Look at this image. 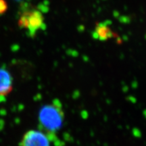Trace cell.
Segmentation results:
<instances>
[{
    "label": "cell",
    "mask_w": 146,
    "mask_h": 146,
    "mask_svg": "<svg viewBox=\"0 0 146 146\" xmlns=\"http://www.w3.org/2000/svg\"><path fill=\"white\" fill-rule=\"evenodd\" d=\"M97 34H98V37L100 38V39H104L105 38H107L109 36L110 29L108 28H106V27H99L97 29Z\"/></svg>",
    "instance_id": "5b68a950"
},
{
    "label": "cell",
    "mask_w": 146,
    "mask_h": 146,
    "mask_svg": "<svg viewBox=\"0 0 146 146\" xmlns=\"http://www.w3.org/2000/svg\"><path fill=\"white\" fill-rule=\"evenodd\" d=\"M18 25L21 28L27 30L29 35L33 36L38 31L43 28L44 19L39 11H27L21 15Z\"/></svg>",
    "instance_id": "7a4b0ae2"
},
{
    "label": "cell",
    "mask_w": 146,
    "mask_h": 146,
    "mask_svg": "<svg viewBox=\"0 0 146 146\" xmlns=\"http://www.w3.org/2000/svg\"><path fill=\"white\" fill-rule=\"evenodd\" d=\"M17 1H20V0H17Z\"/></svg>",
    "instance_id": "52a82bcc"
},
{
    "label": "cell",
    "mask_w": 146,
    "mask_h": 146,
    "mask_svg": "<svg viewBox=\"0 0 146 146\" xmlns=\"http://www.w3.org/2000/svg\"><path fill=\"white\" fill-rule=\"evenodd\" d=\"M8 9V5L5 0H0V15L4 14Z\"/></svg>",
    "instance_id": "8992f818"
},
{
    "label": "cell",
    "mask_w": 146,
    "mask_h": 146,
    "mask_svg": "<svg viewBox=\"0 0 146 146\" xmlns=\"http://www.w3.org/2000/svg\"><path fill=\"white\" fill-rule=\"evenodd\" d=\"M64 120L62 106L58 99L52 104L43 106L40 109L38 116V123L40 130L45 133L51 141H57L56 133L61 129Z\"/></svg>",
    "instance_id": "6da1fadb"
},
{
    "label": "cell",
    "mask_w": 146,
    "mask_h": 146,
    "mask_svg": "<svg viewBox=\"0 0 146 146\" xmlns=\"http://www.w3.org/2000/svg\"><path fill=\"white\" fill-rule=\"evenodd\" d=\"M51 140L41 131L30 130L24 135L20 146H50Z\"/></svg>",
    "instance_id": "3957f363"
},
{
    "label": "cell",
    "mask_w": 146,
    "mask_h": 146,
    "mask_svg": "<svg viewBox=\"0 0 146 146\" xmlns=\"http://www.w3.org/2000/svg\"><path fill=\"white\" fill-rule=\"evenodd\" d=\"M13 78L12 74L4 67H0V102H4L5 98L12 92Z\"/></svg>",
    "instance_id": "277c9868"
}]
</instances>
